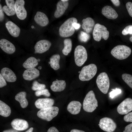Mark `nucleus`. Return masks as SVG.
Returning a JSON list of instances; mask_svg holds the SVG:
<instances>
[{
    "instance_id": "15",
    "label": "nucleus",
    "mask_w": 132,
    "mask_h": 132,
    "mask_svg": "<svg viewBox=\"0 0 132 132\" xmlns=\"http://www.w3.org/2000/svg\"><path fill=\"white\" fill-rule=\"evenodd\" d=\"M11 124L14 129L18 131L25 130L28 128L29 126L27 121L21 119H15L11 121Z\"/></svg>"
},
{
    "instance_id": "34",
    "label": "nucleus",
    "mask_w": 132,
    "mask_h": 132,
    "mask_svg": "<svg viewBox=\"0 0 132 132\" xmlns=\"http://www.w3.org/2000/svg\"><path fill=\"white\" fill-rule=\"evenodd\" d=\"M35 94L37 96H39L43 95L47 97H49L50 95L48 90L47 89H44L41 90L36 91L35 92Z\"/></svg>"
},
{
    "instance_id": "9",
    "label": "nucleus",
    "mask_w": 132,
    "mask_h": 132,
    "mask_svg": "<svg viewBox=\"0 0 132 132\" xmlns=\"http://www.w3.org/2000/svg\"><path fill=\"white\" fill-rule=\"evenodd\" d=\"M103 130L107 132H113L117 127L116 123L111 118L105 117L101 119L99 124Z\"/></svg>"
},
{
    "instance_id": "30",
    "label": "nucleus",
    "mask_w": 132,
    "mask_h": 132,
    "mask_svg": "<svg viewBox=\"0 0 132 132\" xmlns=\"http://www.w3.org/2000/svg\"><path fill=\"white\" fill-rule=\"evenodd\" d=\"M64 47L62 50L63 54L65 55H67L70 53L72 49V43L71 39L66 38L64 41Z\"/></svg>"
},
{
    "instance_id": "24",
    "label": "nucleus",
    "mask_w": 132,
    "mask_h": 132,
    "mask_svg": "<svg viewBox=\"0 0 132 132\" xmlns=\"http://www.w3.org/2000/svg\"><path fill=\"white\" fill-rule=\"evenodd\" d=\"M82 28L86 33H89L92 31L95 25V22L91 18L88 17L82 20Z\"/></svg>"
},
{
    "instance_id": "47",
    "label": "nucleus",
    "mask_w": 132,
    "mask_h": 132,
    "mask_svg": "<svg viewBox=\"0 0 132 132\" xmlns=\"http://www.w3.org/2000/svg\"><path fill=\"white\" fill-rule=\"evenodd\" d=\"M33 127H31L29 129L25 132H33Z\"/></svg>"
},
{
    "instance_id": "3",
    "label": "nucleus",
    "mask_w": 132,
    "mask_h": 132,
    "mask_svg": "<svg viewBox=\"0 0 132 132\" xmlns=\"http://www.w3.org/2000/svg\"><path fill=\"white\" fill-rule=\"evenodd\" d=\"M97 70L96 66L91 64L84 66L81 69L79 76L80 80L88 81L92 79L96 74Z\"/></svg>"
},
{
    "instance_id": "27",
    "label": "nucleus",
    "mask_w": 132,
    "mask_h": 132,
    "mask_svg": "<svg viewBox=\"0 0 132 132\" xmlns=\"http://www.w3.org/2000/svg\"><path fill=\"white\" fill-rule=\"evenodd\" d=\"M60 58L59 55L56 54L52 55L50 58V61L48 63L51 67L55 70H57L60 68L59 61Z\"/></svg>"
},
{
    "instance_id": "12",
    "label": "nucleus",
    "mask_w": 132,
    "mask_h": 132,
    "mask_svg": "<svg viewBox=\"0 0 132 132\" xmlns=\"http://www.w3.org/2000/svg\"><path fill=\"white\" fill-rule=\"evenodd\" d=\"M51 45L49 40H42L37 42L34 46V53L41 54L48 50Z\"/></svg>"
},
{
    "instance_id": "7",
    "label": "nucleus",
    "mask_w": 132,
    "mask_h": 132,
    "mask_svg": "<svg viewBox=\"0 0 132 132\" xmlns=\"http://www.w3.org/2000/svg\"><path fill=\"white\" fill-rule=\"evenodd\" d=\"M109 31L104 26L98 23L95 24L93 32V37L94 40L99 42L102 37L106 40L109 37Z\"/></svg>"
},
{
    "instance_id": "13",
    "label": "nucleus",
    "mask_w": 132,
    "mask_h": 132,
    "mask_svg": "<svg viewBox=\"0 0 132 132\" xmlns=\"http://www.w3.org/2000/svg\"><path fill=\"white\" fill-rule=\"evenodd\" d=\"M54 102V100L52 99L40 98L35 101V105L37 108L43 109L52 106Z\"/></svg>"
},
{
    "instance_id": "17",
    "label": "nucleus",
    "mask_w": 132,
    "mask_h": 132,
    "mask_svg": "<svg viewBox=\"0 0 132 132\" xmlns=\"http://www.w3.org/2000/svg\"><path fill=\"white\" fill-rule=\"evenodd\" d=\"M40 75L39 70L36 68L27 69L24 72L22 76L23 78L27 80H31L38 77Z\"/></svg>"
},
{
    "instance_id": "2",
    "label": "nucleus",
    "mask_w": 132,
    "mask_h": 132,
    "mask_svg": "<svg viewBox=\"0 0 132 132\" xmlns=\"http://www.w3.org/2000/svg\"><path fill=\"white\" fill-rule=\"evenodd\" d=\"M98 106V102L93 90L89 91L86 94L83 100V108L86 111L91 112Z\"/></svg>"
},
{
    "instance_id": "36",
    "label": "nucleus",
    "mask_w": 132,
    "mask_h": 132,
    "mask_svg": "<svg viewBox=\"0 0 132 132\" xmlns=\"http://www.w3.org/2000/svg\"><path fill=\"white\" fill-rule=\"evenodd\" d=\"M112 91L110 93V97L111 98H113L117 95L120 94L121 92V90L119 88H116L115 89H112Z\"/></svg>"
},
{
    "instance_id": "35",
    "label": "nucleus",
    "mask_w": 132,
    "mask_h": 132,
    "mask_svg": "<svg viewBox=\"0 0 132 132\" xmlns=\"http://www.w3.org/2000/svg\"><path fill=\"white\" fill-rule=\"evenodd\" d=\"M122 34L126 35L128 34H132V25H130L126 27L122 32Z\"/></svg>"
},
{
    "instance_id": "11",
    "label": "nucleus",
    "mask_w": 132,
    "mask_h": 132,
    "mask_svg": "<svg viewBox=\"0 0 132 132\" xmlns=\"http://www.w3.org/2000/svg\"><path fill=\"white\" fill-rule=\"evenodd\" d=\"M25 1L23 0H17L15 1V7L16 13L18 18L24 20L26 17L27 12L24 7Z\"/></svg>"
},
{
    "instance_id": "5",
    "label": "nucleus",
    "mask_w": 132,
    "mask_h": 132,
    "mask_svg": "<svg viewBox=\"0 0 132 132\" xmlns=\"http://www.w3.org/2000/svg\"><path fill=\"white\" fill-rule=\"evenodd\" d=\"M59 110V109L57 107L52 106L40 109L38 112L37 115L39 118L49 121L57 116Z\"/></svg>"
},
{
    "instance_id": "40",
    "label": "nucleus",
    "mask_w": 132,
    "mask_h": 132,
    "mask_svg": "<svg viewBox=\"0 0 132 132\" xmlns=\"http://www.w3.org/2000/svg\"><path fill=\"white\" fill-rule=\"evenodd\" d=\"M123 132H132V123L127 125Z\"/></svg>"
},
{
    "instance_id": "50",
    "label": "nucleus",
    "mask_w": 132,
    "mask_h": 132,
    "mask_svg": "<svg viewBox=\"0 0 132 132\" xmlns=\"http://www.w3.org/2000/svg\"><path fill=\"white\" fill-rule=\"evenodd\" d=\"M61 0L64 2H65L68 1V0Z\"/></svg>"
},
{
    "instance_id": "16",
    "label": "nucleus",
    "mask_w": 132,
    "mask_h": 132,
    "mask_svg": "<svg viewBox=\"0 0 132 132\" xmlns=\"http://www.w3.org/2000/svg\"><path fill=\"white\" fill-rule=\"evenodd\" d=\"M0 74L5 80L8 82H14L17 79L16 77L14 72L8 67L3 68L1 70Z\"/></svg>"
},
{
    "instance_id": "52",
    "label": "nucleus",
    "mask_w": 132,
    "mask_h": 132,
    "mask_svg": "<svg viewBox=\"0 0 132 132\" xmlns=\"http://www.w3.org/2000/svg\"><path fill=\"white\" fill-rule=\"evenodd\" d=\"M34 27L33 26H32V28H34Z\"/></svg>"
},
{
    "instance_id": "20",
    "label": "nucleus",
    "mask_w": 132,
    "mask_h": 132,
    "mask_svg": "<svg viewBox=\"0 0 132 132\" xmlns=\"http://www.w3.org/2000/svg\"><path fill=\"white\" fill-rule=\"evenodd\" d=\"M34 20L37 24L43 27L47 25L49 22L48 19L46 15L39 11L36 12Z\"/></svg>"
},
{
    "instance_id": "14",
    "label": "nucleus",
    "mask_w": 132,
    "mask_h": 132,
    "mask_svg": "<svg viewBox=\"0 0 132 132\" xmlns=\"http://www.w3.org/2000/svg\"><path fill=\"white\" fill-rule=\"evenodd\" d=\"M0 47L5 52L8 54H12L15 51L14 45L7 40L2 39L0 40Z\"/></svg>"
},
{
    "instance_id": "37",
    "label": "nucleus",
    "mask_w": 132,
    "mask_h": 132,
    "mask_svg": "<svg viewBox=\"0 0 132 132\" xmlns=\"http://www.w3.org/2000/svg\"><path fill=\"white\" fill-rule=\"evenodd\" d=\"M126 6L129 14L132 17V2H127Z\"/></svg>"
},
{
    "instance_id": "39",
    "label": "nucleus",
    "mask_w": 132,
    "mask_h": 132,
    "mask_svg": "<svg viewBox=\"0 0 132 132\" xmlns=\"http://www.w3.org/2000/svg\"><path fill=\"white\" fill-rule=\"evenodd\" d=\"M7 85L5 80L2 76L1 74H0V88L3 87Z\"/></svg>"
},
{
    "instance_id": "46",
    "label": "nucleus",
    "mask_w": 132,
    "mask_h": 132,
    "mask_svg": "<svg viewBox=\"0 0 132 132\" xmlns=\"http://www.w3.org/2000/svg\"><path fill=\"white\" fill-rule=\"evenodd\" d=\"M70 132H85V131L77 129H73L71 130Z\"/></svg>"
},
{
    "instance_id": "25",
    "label": "nucleus",
    "mask_w": 132,
    "mask_h": 132,
    "mask_svg": "<svg viewBox=\"0 0 132 132\" xmlns=\"http://www.w3.org/2000/svg\"><path fill=\"white\" fill-rule=\"evenodd\" d=\"M66 83L64 80H60L53 81L50 86L51 90L54 92H58L63 91L65 88Z\"/></svg>"
},
{
    "instance_id": "22",
    "label": "nucleus",
    "mask_w": 132,
    "mask_h": 132,
    "mask_svg": "<svg viewBox=\"0 0 132 132\" xmlns=\"http://www.w3.org/2000/svg\"><path fill=\"white\" fill-rule=\"evenodd\" d=\"M7 5L2 7L3 11L8 16L14 15L16 13L15 1L13 0H5Z\"/></svg>"
},
{
    "instance_id": "41",
    "label": "nucleus",
    "mask_w": 132,
    "mask_h": 132,
    "mask_svg": "<svg viewBox=\"0 0 132 132\" xmlns=\"http://www.w3.org/2000/svg\"><path fill=\"white\" fill-rule=\"evenodd\" d=\"M4 14L1 5L0 4V21H2L4 19Z\"/></svg>"
},
{
    "instance_id": "51",
    "label": "nucleus",
    "mask_w": 132,
    "mask_h": 132,
    "mask_svg": "<svg viewBox=\"0 0 132 132\" xmlns=\"http://www.w3.org/2000/svg\"><path fill=\"white\" fill-rule=\"evenodd\" d=\"M37 60L38 62H39L40 61V59H37Z\"/></svg>"
},
{
    "instance_id": "43",
    "label": "nucleus",
    "mask_w": 132,
    "mask_h": 132,
    "mask_svg": "<svg viewBox=\"0 0 132 132\" xmlns=\"http://www.w3.org/2000/svg\"><path fill=\"white\" fill-rule=\"evenodd\" d=\"M113 4L116 6H119L120 5V2L119 0H110Z\"/></svg>"
},
{
    "instance_id": "38",
    "label": "nucleus",
    "mask_w": 132,
    "mask_h": 132,
    "mask_svg": "<svg viewBox=\"0 0 132 132\" xmlns=\"http://www.w3.org/2000/svg\"><path fill=\"white\" fill-rule=\"evenodd\" d=\"M123 119L126 122H132V112L125 115Z\"/></svg>"
},
{
    "instance_id": "45",
    "label": "nucleus",
    "mask_w": 132,
    "mask_h": 132,
    "mask_svg": "<svg viewBox=\"0 0 132 132\" xmlns=\"http://www.w3.org/2000/svg\"><path fill=\"white\" fill-rule=\"evenodd\" d=\"M2 132H18V131L14 129H10L4 131Z\"/></svg>"
},
{
    "instance_id": "31",
    "label": "nucleus",
    "mask_w": 132,
    "mask_h": 132,
    "mask_svg": "<svg viewBox=\"0 0 132 132\" xmlns=\"http://www.w3.org/2000/svg\"><path fill=\"white\" fill-rule=\"evenodd\" d=\"M122 78L125 83L132 89V75L124 73L122 74Z\"/></svg>"
},
{
    "instance_id": "18",
    "label": "nucleus",
    "mask_w": 132,
    "mask_h": 132,
    "mask_svg": "<svg viewBox=\"0 0 132 132\" xmlns=\"http://www.w3.org/2000/svg\"><path fill=\"white\" fill-rule=\"evenodd\" d=\"M68 1L65 2L61 0L59 1L57 4L56 9L54 13L55 17L57 18L62 15L68 8Z\"/></svg>"
},
{
    "instance_id": "49",
    "label": "nucleus",
    "mask_w": 132,
    "mask_h": 132,
    "mask_svg": "<svg viewBox=\"0 0 132 132\" xmlns=\"http://www.w3.org/2000/svg\"><path fill=\"white\" fill-rule=\"evenodd\" d=\"M38 69H42V67L41 66H39L38 67Z\"/></svg>"
},
{
    "instance_id": "21",
    "label": "nucleus",
    "mask_w": 132,
    "mask_h": 132,
    "mask_svg": "<svg viewBox=\"0 0 132 132\" xmlns=\"http://www.w3.org/2000/svg\"><path fill=\"white\" fill-rule=\"evenodd\" d=\"M5 26L10 34L14 37H18L20 34L19 27L13 22L9 21L5 23Z\"/></svg>"
},
{
    "instance_id": "23",
    "label": "nucleus",
    "mask_w": 132,
    "mask_h": 132,
    "mask_svg": "<svg viewBox=\"0 0 132 132\" xmlns=\"http://www.w3.org/2000/svg\"><path fill=\"white\" fill-rule=\"evenodd\" d=\"M81 106L82 105L79 101H72L68 105L67 110L72 114L76 115L80 112Z\"/></svg>"
},
{
    "instance_id": "28",
    "label": "nucleus",
    "mask_w": 132,
    "mask_h": 132,
    "mask_svg": "<svg viewBox=\"0 0 132 132\" xmlns=\"http://www.w3.org/2000/svg\"><path fill=\"white\" fill-rule=\"evenodd\" d=\"M38 62L36 58L31 57L26 60L23 63L22 66L24 68L27 69L34 68L38 65Z\"/></svg>"
},
{
    "instance_id": "19",
    "label": "nucleus",
    "mask_w": 132,
    "mask_h": 132,
    "mask_svg": "<svg viewBox=\"0 0 132 132\" xmlns=\"http://www.w3.org/2000/svg\"><path fill=\"white\" fill-rule=\"evenodd\" d=\"M101 13L104 16L109 19H114L118 17V14L116 11L109 6L103 7L102 9Z\"/></svg>"
},
{
    "instance_id": "29",
    "label": "nucleus",
    "mask_w": 132,
    "mask_h": 132,
    "mask_svg": "<svg viewBox=\"0 0 132 132\" xmlns=\"http://www.w3.org/2000/svg\"><path fill=\"white\" fill-rule=\"evenodd\" d=\"M11 110L10 107L1 100H0V115L5 117L10 115Z\"/></svg>"
},
{
    "instance_id": "8",
    "label": "nucleus",
    "mask_w": 132,
    "mask_h": 132,
    "mask_svg": "<svg viewBox=\"0 0 132 132\" xmlns=\"http://www.w3.org/2000/svg\"><path fill=\"white\" fill-rule=\"evenodd\" d=\"M96 83L100 91L104 94H106L110 85V80L107 74L105 72L100 73L97 77Z\"/></svg>"
},
{
    "instance_id": "4",
    "label": "nucleus",
    "mask_w": 132,
    "mask_h": 132,
    "mask_svg": "<svg viewBox=\"0 0 132 132\" xmlns=\"http://www.w3.org/2000/svg\"><path fill=\"white\" fill-rule=\"evenodd\" d=\"M131 50L129 47L125 45H117L111 50V53L115 58L119 60L126 59L131 55Z\"/></svg>"
},
{
    "instance_id": "48",
    "label": "nucleus",
    "mask_w": 132,
    "mask_h": 132,
    "mask_svg": "<svg viewBox=\"0 0 132 132\" xmlns=\"http://www.w3.org/2000/svg\"><path fill=\"white\" fill-rule=\"evenodd\" d=\"M129 40L131 42H132V36L130 37Z\"/></svg>"
},
{
    "instance_id": "1",
    "label": "nucleus",
    "mask_w": 132,
    "mask_h": 132,
    "mask_svg": "<svg viewBox=\"0 0 132 132\" xmlns=\"http://www.w3.org/2000/svg\"><path fill=\"white\" fill-rule=\"evenodd\" d=\"M77 20L74 17H71L66 20L60 26L59 29L60 35L62 37L70 36L74 33L75 29L72 24L77 23Z\"/></svg>"
},
{
    "instance_id": "33",
    "label": "nucleus",
    "mask_w": 132,
    "mask_h": 132,
    "mask_svg": "<svg viewBox=\"0 0 132 132\" xmlns=\"http://www.w3.org/2000/svg\"><path fill=\"white\" fill-rule=\"evenodd\" d=\"M90 35L88 33L81 31L78 36L79 40L82 42H86L90 38Z\"/></svg>"
},
{
    "instance_id": "32",
    "label": "nucleus",
    "mask_w": 132,
    "mask_h": 132,
    "mask_svg": "<svg viewBox=\"0 0 132 132\" xmlns=\"http://www.w3.org/2000/svg\"><path fill=\"white\" fill-rule=\"evenodd\" d=\"M45 85L44 84H40L37 81H34L33 84L32 89L34 91H38L45 89Z\"/></svg>"
},
{
    "instance_id": "44",
    "label": "nucleus",
    "mask_w": 132,
    "mask_h": 132,
    "mask_svg": "<svg viewBox=\"0 0 132 132\" xmlns=\"http://www.w3.org/2000/svg\"><path fill=\"white\" fill-rule=\"evenodd\" d=\"M72 26L75 29H77L80 27V25L77 23H74L72 24Z\"/></svg>"
},
{
    "instance_id": "6",
    "label": "nucleus",
    "mask_w": 132,
    "mask_h": 132,
    "mask_svg": "<svg viewBox=\"0 0 132 132\" xmlns=\"http://www.w3.org/2000/svg\"><path fill=\"white\" fill-rule=\"evenodd\" d=\"M75 61L78 66H82L86 61L88 54L85 47L81 45H78L76 47L74 51Z\"/></svg>"
},
{
    "instance_id": "42",
    "label": "nucleus",
    "mask_w": 132,
    "mask_h": 132,
    "mask_svg": "<svg viewBox=\"0 0 132 132\" xmlns=\"http://www.w3.org/2000/svg\"><path fill=\"white\" fill-rule=\"evenodd\" d=\"M47 132H59L58 130L55 127L50 128L48 130Z\"/></svg>"
},
{
    "instance_id": "10",
    "label": "nucleus",
    "mask_w": 132,
    "mask_h": 132,
    "mask_svg": "<svg viewBox=\"0 0 132 132\" xmlns=\"http://www.w3.org/2000/svg\"><path fill=\"white\" fill-rule=\"evenodd\" d=\"M117 110L121 115L128 114L132 110V99L127 98L124 100L118 106Z\"/></svg>"
},
{
    "instance_id": "26",
    "label": "nucleus",
    "mask_w": 132,
    "mask_h": 132,
    "mask_svg": "<svg viewBox=\"0 0 132 132\" xmlns=\"http://www.w3.org/2000/svg\"><path fill=\"white\" fill-rule=\"evenodd\" d=\"M26 96L25 92L22 91L17 94L15 97V100L20 103L22 108H26L28 105V101L26 98Z\"/></svg>"
}]
</instances>
